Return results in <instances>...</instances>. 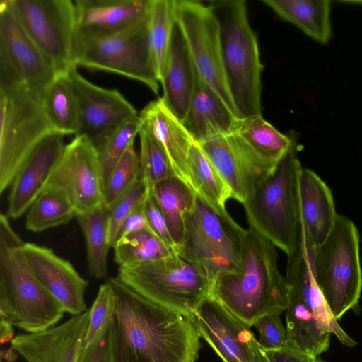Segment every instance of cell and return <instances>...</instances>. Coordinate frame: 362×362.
<instances>
[{"label": "cell", "instance_id": "cell-1", "mask_svg": "<svg viewBox=\"0 0 362 362\" xmlns=\"http://www.w3.org/2000/svg\"><path fill=\"white\" fill-rule=\"evenodd\" d=\"M116 303L112 319L113 362H195L200 337L190 317L142 296L117 276L107 281Z\"/></svg>", "mask_w": 362, "mask_h": 362}, {"label": "cell", "instance_id": "cell-2", "mask_svg": "<svg viewBox=\"0 0 362 362\" xmlns=\"http://www.w3.org/2000/svg\"><path fill=\"white\" fill-rule=\"evenodd\" d=\"M288 292L278 268L276 247L249 227L238 266L211 281L209 296L252 327L266 315L286 311Z\"/></svg>", "mask_w": 362, "mask_h": 362}, {"label": "cell", "instance_id": "cell-3", "mask_svg": "<svg viewBox=\"0 0 362 362\" xmlns=\"http://www.w3.org/2000/svg\"><path fill=\"white\" fill-rule=\"evenodd\" d=\"M303 228L297 245L287 256L286 279L288 304L286 310V344L312 358L326 352L334 334L346 346L357 342L343 330L332 315L314 275L313 251Z\"/></svg>", "mask_w": 362, "mask_h": 362}, {"label": "cell", "instance_id": "cell-4", "mask_svg": "<svg viewBox=\"0 0 362 362\" xmlns=\"http://www.w3.org/2000/svg\"><path fill=\"white\" fill-rule=\"evenodd\" d=\"M24 242L8 217L0 216V318L29 333L47 330L65 313L38 279L24 254Z\"/></svg>", "mask_w": 362, "mask_h": 362}, {"label": "cell", "instance_id": "cell-5", "mask_svg": "<svg viewBox=\"0 0 362 362\" xmlns=\"http://www.w3.org/2000/svg\"><path fill=\"white\" fill-rule=\"evenodd\" d=\"M210 5L220 23L223 67L237 115L241 119L260 115L262 65L246 3L229 0Z\"/></svg>", "mask_w": 362, "mask_h": 362}, {"label": "cell", "instance_id": "cell-6", "mask_svg": "<svg viewBox=\"0 0 362 362\" xmlns=\"http://www.w3.org/2000/svg\"><path fill=\"white\" fill-rule=\"evenodd\" d=\"M296 140L273 171L243 204L250 227L283 250H295L300 232Z\"/></svg>", "mask_w": 362, "mask_h": 362}, {"label": "cell", "instance_id": "cell-7", "mask_svg": "<svg viewBox=\"0 0 362 362\" xmlns=\"http://www.w3.org/2000/svg\"><path fill=\"white\" fill-rule=\"evenodd\" d=\"M359 252L357 227L350 218L339 214L326 240L314 248L315 278L337 320L349 310L359 313L362 291Z\"/></svg>", "mask_w": 362, "mask_h": 362}, {"label": "cell", "instance_id": "cell-8", "mask_svg": "<svg viewBox=\"0 0 362 362\" xmlns=\"http://www.w3.org/2000/svg\"><path fill=\"white\" fill-rule=\"evenodd\" d=\"M43 89L19 83L0 86V193L11 187L23 162L52 132L42 104Z\"/></svg>", "mask_w": 362, "mask_h": 362}, {"label": "cell", "instance_id": "cell-9", "mask_svg": "<svg viewBox=\"0 0 362 362\" xmlns=\"http://www.w3.org/2000/svg\"><path fill=\"white\" fill-rule=\"evenodd\" d=\"M117 277L152 302L189 317L209 296L211 286L205 273L178 252L119 267Z\"/></svg>", "mask_w": 362, "mask_h": 362}, {"label": "cell", "instance_id": "cell-10", "mask_svg": "<svg viewBox=\"0 0 362 362\" xmlns=\"http://www.w3.org/2000/svg\"><path fill=\"white\" fill-rule=\"evenodd\" d=\"M245 231L227 211L214 209L197 195L194 208L185 215L183 238L177 250L211 283L238 266Z\"/></svg>", "mask_w": 362, "mask_h": 362}, {"label": "cell", "instance_id": "cell-11", "mask_svg": "<svg viewBox=\"0 0 362 362\" xmlns=\"http://www.w3.org/2000/svg\"><path fill=\"white\" fill-rule=\"evenodd\" d=\"M58 73L76 66V10L71 0H4Z\"/></svg>", "mask_w": 362, "mask_h": 362}, {"label": "cell", "instance_id": "cell-12", "mask_svg": "<svg viewBox=\"0 0 362 362\" xmlns=\"http://www.w3.org/2000/svg\"><path fill=\"white\" fill-rule=\"evenodd\" d=\"M148 18L114 35L76 41V66L126 76L143 83L158 94L160 82L148 42Z\"/></svg>", "mask_w": 362, "mask_h": 362}, {"label": "cell", "instance_id": "cell-13", "mask_svg": "<svg viewBox=\"0 0 362 362\" xmlns=\"http://www.w3.org/2000/svg\"><path fill=\"white\" fill-rule=\"evenodd\" d=\"M174 15L196 71L238 116L223 67L220 23L212 6L175 0Z\"/></svg>", "mask_w": 362, "mask_h": 362}, {"label": "cell", "instance_id": "cell-14", "mask_svg": "<svg viewBox=\"0 0 362 362\" xmlns=\"http://www.w3.org/2000/svg\"><path fill=\"white\" fill-rule=\"evenodd\" d=\"M45 189L63 194L77 216L90 213L104 204L98 154L88 138L76 135L65 146Z\"/></svg>", "mask_w": 362, "mask_h": 362}, {"label": "cell", "instance_id": "cell-15", "mask_svg": "<svg viewBox=\"0 0 362 362\" xmlns=\"http://www.w3.org/2000/svg\"><path fill=\"white\" fill-rule=\"evenodd\" d=\"M190 317L200 338L223 362H269L251 327L213 298H206Z\"/></svg>", "mask_w": 362, "mask_h": 362}, {"label": "cell", "instance_id": "cell-16", "mask_svg": "<svg viewBox=\"0 0 362 362\" xmlns=\"http://www.w3.org/2000/svg\"><path fill=\"white\" fill-rule=\"evenodd\" d=\"M71 67L67 75L78 103L80 129L77 135L88 138L95 148L127 120L139 115L117 89L99 87Z\"/></svg>", "mask_w": 362, "mask_h": 362}, {"label": "cell", "instance_id": "cell-17", "mask_svg": "<svg viewBox=\"0 0 362 362\" xmlns=\"http://www.w3.org/2000/svg\"><path fill=\"white\" fill-rule=\"evenodd\" d=\"M199 144L230 189L231 198L242 204L275 168L260 159L237 132Z\"/></svg>", "mask_w": 362, "mask_h": 362}, {"label": "cell", "instance_id": "cell-18", "mask_svg": "<svg viewBox=\"0 0 362 362\" xmlns=\"http://www.w3.org/2000/svg\"><path fill=\"white\" fill-rule=\"evenodd\" d=\"M64 137L62 133L50 132L25 158L11 185L6 214L8 218L21 216L45 190L65 148Z\"/></svg>", "mask_w": 362, "mask_h": 362}, {"label": "cell", "instance_id": "cell-19", "mask_svg": "<svg viewBox=\"0 0 362 362\" xmlns=\"http://www.w3.org/2000/svg\"><path fill=\"white\" fill-rule=\"evenodd\" d=\"M0 62L11 67L25 83L38 89H44L57 75L4 0L0 1Z\"/></svg>", "mask_w": 362, "mask_h": 362}, {"label": "cell", "instance_id": "cell-20", "mask_svg": "<svg viewBox=\"0 0 362 362\" xmlns=\"http://www.w3.org/2000/svg\"><path fill=\"white\" fill-rule=\"evenodd\" d=\"M153 0H75L76 41L109 37L148 18Z\"/></svg>", "mask_w": 362, "mask_h": 362}, {"label": "cell", "instance_id": "cell-21", "mask_svg": "<svg viewBox=\"0 0 362 362\" xmlns=\"http://www.w3.org/2000/svg\"><path fill=\"white\" fill-rule=\"evenodd\" d=\"M24 254L34 273L65 312L79 315L87 310L85 292L88 281L67 260L48 247L25 243Z\"/></svg>", "mask_w": 362, "mask_h": 362}, {"label": "cell", "instance_id": "cell-22", "mask_svg": "<svg viewBox=\"0 0 362 362\" xmlns=\"http://www.w3.org/2000/svg\"><path fill=\"white\" fill-rule=\"evenodd\" d=\"M89 309L47 330L16 336L11 346L28 362H78Z\"/></svg>", "mask_w": 362, "mask_h": 362}, {"label": "cell", "instance_id": "cell-23", "mask_svg": "<svg viewBox=\"0 0 362 362\" xmlns=\"http://www.w3.org/2000/svg\"><path fill=\"white\" fill-rule=\"evenodd\" d=\"M240 119L196 71L194 91L182 124L194 141L237 132Z\"/></svg>", "mask_w": 362, "mask_h": 362}, {"label": "cell", "instance_id": "cell-24", "mask_svg": "<svg viewBox=\"0 0 362 362\" xmlns=\"http://www.w3.org/2000/svg\"><path fill=\"white\" fill-rule=\"evenodd\" d=\"M139 114L141 125L166 152L175 175L193 189L187 160L191 146L195 141L182 122L168 107L162 97L151 101Z\"/></svg>", "mask_w": 362, "mask_h": 362}, {"label": "cell", "instance_id": "cell-25", "mask_svg": "<svg viewBox=\"0 0 362 362\" xmlns=\"http://www.w3.org/2000/svg\"><path fill=\"white\" fill-rule=\"evenodd\" d=\"M300 222L314 247L320 245L332 230L338 214L332 192L314 171L302 168L299 176Z\"/></svg>", "mask_w": 362, "mask_h": 362}, {"label": "cell", "instance_id": "cell-26", "mask_svg": "<svg viewBox=\"0 0 362 362\" xmlns=\"http://www.w3.org/2000/svg\"><path fill=\"white\" fill-rule=\"evenodd\" d=\"M195 74L196 70L184 37L175 21L160 83L163 92L162 98L181 121L190 103Z\"/></svg>", "mask_w": 362, "mask_h": 362}, {"label": "cell", "instance_id": "cell-27", "mask_svg": "<svg viewBox=\"0 0 362 362\" xmlns=\"http://www.w3.org/2000/svg\"><path fill=\"white\" fill-rule=\"evenodd\" d=\"M283 19L321 44L332 36L330 1L327 0H262Z\"/></svg>", "mask_w": 362, "mask_h": 362}, {"label": "cell", "instance_id": "cell-28", "mask_svg": "<svg viewBox=\"0 0 362 362\" xmlns=\"http://www.w3.org/2000/svg\"><path fill=\"white\" fill-rule=\"evenodd\" d=\"M150 194L163 214L177 250L183 238L185 215L194 208L197 194L176 175L157 183Z\"/></svg>", "mask_w": 362, "mask_h": 362}, {"label": "cell", "instance_id": "cell-29", "mask_svg": "<svg viewBox=\"0 0 362 362\" xmlns=\"http://www.w3.org/2000/svg\"><path fill=\"white\" fill-rule=\"evenodd\" d=\"M42 104L52 131L64 135L78 134V107L67 72L57 74L45 87Z\"/></svg>", "mask_w": 362, "mask_h": 362}, {"label": "cell", "instance_id": "cell-30", "mask_svg": "<svg viewBox=\"0 0 362 362\" xmlns=\"http://www.w3.org/2000/svg\"><path fill=\"white\" fill-rule=\"evenodd\" d=\"M237 133L267 165L275 168L295 139L281 133L262 116L240 119Z\"/></svg>", "mask_w": 362, "mask_h": 362}, {"label": "cell", "instance_id": "cell-31", "mask_svg": "<svg viewBox=\"0 0 362 362\" xmlns=\"http://www.w3.org/2000/svg\"><path fill=\"white\" fill-rule=\"evenodd\" d=\"M188 171L196 194L218 211H224L231 192L199 144L190 148Z\"/></svg>", "mask_w": 362, "mask_h": 362}, {"label": "cell", "instance_id": "cell-32", "mask_svg": "<svg viewBox=\"0 0 362 362\" xmlns=\"http://www.w3.org/2000/svg\"><path fill=\"white\" fill-rule=\"evenodd\" d=\"M108 213L103 204L90 213L76 216L86 240L88 272L95 279L107 276V255L111 247Z\"/></svg>", "mask_w": 362, "mask_h": 362}, {"label": "cell", "instance_id": "cell-33", "mask_svg": "<svg viewBox=\"0 0 362 362\" xmlns=\"http://www.w3.org/2000/svg\"><path fill=\"white\" fill-rule=\"evenodd\" d=\"M112 247L114 259L119 267L143 264L177 252L149 228L126 236L116 242Z\"/></svg>", "mask_w": 362, "mask_h": 362}, {"label": "cell", "instance_id": "cell-34", "mask_svg": "<svg viewBox=\"0 0 362 362\" xmlns=\"http://www.w3.org/2000/svg\"><path fill=\"white\" fill-rule=\"evenodd\" d=\"M175 0H153L148 23L150 57L156 76L160 81L173 26Z\"/></svg>", "mask_w": 362, "mask_h": 362}, {"label": "cell", "instance_id": "cell-35", "mask_svg": "<svg viewBox=\"0 0 362 362\" xmlns=\"http://www.w3.org/2000/svg\"><path fill=\"white\" fill-rule=\"evenodd\" d=\"M76 216V211L63 194L45 189L28 210L25 228L29 231L41 232L66 224Z\"/></svg>", "mask_w": 362, "mask_h": 362}, {"label": "cell", "instance_id": "cell-36", "mask_svg": "<svg viewBox=\"0 0 362 362\" xmlns=\"http://www.w3.org/2000/svg\"><path fill=\"white\" fill-rule=\"evenodd\" d=\"M138 135L140 142V178L150 194L157 183L175 174L163 148L142 125Z\"/></svg>", "mask_w": 362, "mask_h": 362}, {"label": "cell", "instance_id": "cell-37", "mask_svg": "<svg viewBox=\"0 0 362 362\" xmlns=\"http://www.w3.org/2000/svg\"><path fill=\"white\" fill-rule=\"evenodd\" d=\"M141 125L139 114L112 133L96 150L101 167L103 186L128 147L134 143Z\"/></svg>", "mask_w": 362, "mask_h": 362}, {"label": "cell", "instance_id": "cell-38", "mask_svg": "<svg viewBox=\"0 0 362 362\" xmlns=\"http://www.w3.org/2000/svg\"><path fill=\"white\" fill-rule=\"evenodd\" d=\"M139 155L132 144L110 174L103 187V203L109 209L140 178Z\"/></svg>", "mask_w": 362, "mask_h": 362}, {"label": "cell", "instance_id": "cell-39", "mask_svg": "<svg viewBox=\"0 0 362 362\" xmlns=\"http://www.w3.org/2000/svg\"><path fill=\"white\" fill-rule=\"evenodd\" d=\"M115 303V292L107 281L100 286L97 296L89 308V322L81 350L92 344L110 322Z\"/></svg>", "mask_w": 362, "mask_h": 362}, {"label": "cell", "instance_id": "cell-40", "mask_svg": "<svg viewBox=\"0 0 362 362\" xmlns=\"http://www.w3.org/2000/svg\"><path fill=\"white\" fill-rule=\"evenodd\" d=\"M148 195L145 184L139 178L108 209L109 236L111 247L124 221L136 207L145 202Z\"/></svg>", "mask_w": 362, "mask_h": 362}, {"label": "cell", "instance_id": "cell-41", "mask_svg": "<svg viewBox=\"0 0 362 362\" xmlns=\"http://www.w3.org/2000/svg\"><path fill=\"white\" fill-rule=\"evenodd\" d=\"M281 313L276 312L263 316L253 325L259 333L260 346L265 349H276L286 344L287 332L281 319Z\"/></svg>", "mask_w": 362, "mask_h": 362}, {"label": "cell", "instance_id": "cell-42", "mask_svg": "<svg viewBox=\"0 0 362 362\" xmlns=\"http://www.w3.org/2000/svg\"><path fill=\"white\" fill-rule=\"evenodd\" d=\"M111 335L112 320L92 344L81 350L78 362H113Z\"/></svg>", "mask_w": 362, "mask_h": 362}, {"label": "cell", "instance_id": "cell-43", "mask_svg": "<svg viewBox=\"0 0 362 362\" xmlns=\"http://www.w3.org/2000/svg\"><path fill=\"white\" fill-rule=\"evenodd\" d=\"M144 209L149 229L166 244L177 250L165 216L151 194L145 200Z\"/></svg>", "mask_w": 362, "mask_h": 362}, {"label": "cell", "instance_id": "cell-44", "mask_svg": "<svg viewBox=\"0 0 362 362\" xmlns=\"http://www.w3.org/2000/svg\"><path fill=\"white\" fill-rule=\"evenodd\" d=\"M262 351L269 362H314V358L288 344L280 349H265L262 348Z\"/></svg>", "mask_w": 362, "mask_h": 362}, {"label": "cell", "instance_id": "cell-45", "mask_svg": "<svg viewBox=\"0 0 362 362\" xmlns=\"http://www.w3.org/2000/svg\"><path fill=\"white\" fill-rule=\"evenodd\" d=\"M144 204L145 202L136 207L124 221L117 233L113 245L116 242L130 234L149 228Z\"/></svg>", "mask_w": 362, "mask_h": 362}, {"label": "cell", "instance_id": "cell-46", "mask_svg": "<svg viewBox=\"0 0 362 362\" xmlns=\"http://www.w3.org/2000/svg\"><path fill=\"white\" fill-rule=\"evenodd\" d=\"M13 325L5 320L3 318H1L0 320V341L1 344L11 341L13 337Z\"/></svg>", "mask_w": 362, "mask_h": 362}, {"label": "cell", "instance_id": "cell-47", "mask_svg": "<svg viewBox=\"0 0 362 362\" xmlns=\"http://www.w3.org/2000/svg\"><path fill=\"white\" fill-rule=\"evenodd\" d=\"M314 362H327L325 360L320 358L319 356L314 358Z\"/></svg>", "mask_w": 362, "mask_h": 362}, {"label": "cell", "instance_id": "cell-48", "mask_svg": "<svg viewBox=\"0 0 362 362\" xmlns=\"http://www.w3.org/2000/svg\"><path fill=\"white\" fill-rule=\"evenodd\" d=\"M361 243H362V241H361Z\"/></svg>", "mask_w": 362, "mask_h": 362}]
</instances>
